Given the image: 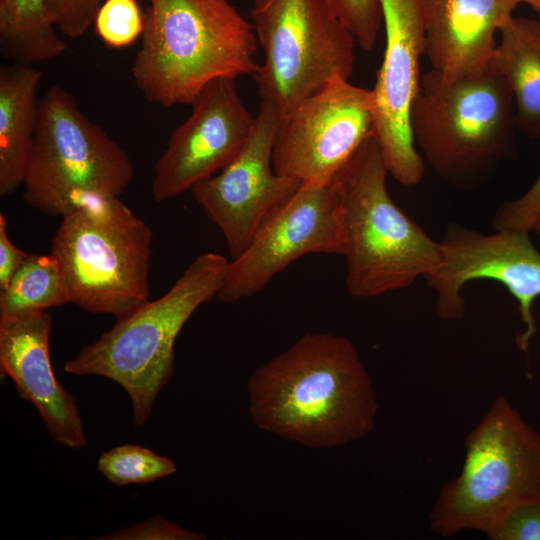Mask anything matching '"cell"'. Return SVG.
Wrapping results in <instances>:
<instances>
[{"label": "cell", "instance_id": "obj_20", "mask_svg": "<svg viewBox=\"0 0 540 540\" xmlns=\"http://www.w3.org/2000/svg\"><path fill=\"white\" fill-rule=\"evenodd\" d=\"M46 0H0V52L15 64L55 59L66 50Z\"/></svg>", "mask_w": 540, "mask_h": 540}, {"label": "cell", "instance_id": "obj_13", "mask_svg": "<svg viewBox=\"0 0 540 540\" xmlns=\"http://www.w3.org/2000/svg\"><path fill=\"white\" fill-rule=\"evenodd\" d=\"M385 50L374 88L372 135L389 173L413 186L425 173L415 148L411 109L421 82L420 60L426 54L422 0H381Z\"/></svg>", "mask_w": 540, "mask_h": 540}, {"label": "cell", "instance_id": "obj_25", "mask_svg": "<svg viewBox=\"0 0 540 540\" xmlns=\"http://www.w3.org/2000/svg\"><path fill=\"white\" fill-rule=\"evenodd\" d=\"M485 535L491 540H540V499L516 504Z\"/></svg>", "mask_w": 540, "mask_h": 540}, {"label": "cell", "instance_id": "obj_28", "mask_svg": "<svg viewBox=\"0 0 540 540\" xmlns=\"http://www.w3.org/2000/svg\"><path fill=\"white\" fill-rule=\"evenodd\" d=\"M101 540H202L205 536L188 531L161 515L99 537Z\"/></svg>", "mask_w": 540, "mask_h": 540}, {"label": "cell", "instance_id": "obj_19", "mask_svg": "<svg viewBox=\"0 0 540 540\" xmlns=\"http://www.w3.org/2000/svg\"><path fill=\"white\" fill-rule=\"evenodd\" d=\"M486 71L507 82L517 127L529 138H540V21L513 16L499 32Z\"/></svg>", "mask_w": 540, "mask_h": 540}, {"label": "cell", "instance_id": "obj_26", "mask_svg": "<svg viewBox=\"0 0 540 540\" xmlns=\"http://www.w3.org/2000/svg\"><path fill=\"white\" fill-rule=\"evenodd\" d=\"M50 17L60 32L81 37L94 23L102 0H46Z\"/></svg>", "mask_w": 540, "mask_h": 540}, {"label": "cell", "instance_id": "obj_9", "mask_svg": "<svg viewBox=\"0 0 540 540\" xmlns=\"http://www.w3.org/2000/svg\"><path fill=\"white\" fill-rule=\"evenodd\" d=\"M264 60L253 75L261 101L285 115L335 78L349 79L355 39L324 0H253Z\"/></svg>", "mask_w": 540, "mask_h": 540}, {"label": "cell", "instance_id": "obj_15", "mask_svg": "<svg viewBox=\"0 0 540 540\" xmlns=\"http://www.w3.org/2000/svg\"><path fill=\"white\" fill-rule=\"evenodd\" d=\"M190 106L191 114L172 131L154 165L151 191L157 202L191 190L226 167L246 143L255 121L233 78L210 82Z\"/></svg>", "mask_w": 540, "mask_h": 540}, {"label": "cell", "instance_id": "obj_14", "mask_svg": "<svg viewBox=\"0 0 540 540\" xmlns=\"http://www.w3.org/2000/svg\"><path fill=\"white\" fill-rule=\"evenodd\" d=\"M309 253H345L341 198L334 181L302 184L248 247L229 262L216 299L233 303L250 297Z\"/></svg>", "mask_w": 540, "mask_h": 540}, {"label": "cell", "instance_id": "obj_22", "mask_svg": "<svg viewBox=\"0 0 540 540\" xmlns=\"http://www.w3.org/2000/svg\"><path fill=\"white\" fill-rule=\"evenodd\" d=\"M97 467L108 481L117 486L151 483L177 470L168 457L132 444L103 452L98 458Z\"/></svg>", "mask_w": 540, "mask_h": 540}, {"label": "cell", "instance_id": "obj_1", "mask_svg": "<svg viewBox=\"0 0 540 540\" xmlns=\"http://www.w3.org/2000/svg\"><path fill=\"white\" fill-rule=\"evenodd\" d=\"M249 412L261 430L311 448L345 445L375 427L378 403L353 343L306 334L247 383Z\"/></svg>", "mask_w": 540, "mask_h": 540}, {"label": "cell", "instance_id": "obj_3", "mask_svg": "<svg viewBox=\"0 0 540 540\" xmlns=\"http://www.w3.org/2000/svg\"><path fill=\"white\" fill-rule=\"evenodd\" d=\"M229 261L209 252L196 257L168 292L147 301L67 361V373L101 376L128 394L132 420L143 426L160 390L174 372V345L185 323L216 297Z\"/></svg>", "mask_w": 540, "mask_h": 540}, {"label": "cell", "instance_id": "obj_7", "mask_svg": "<svg viewBox=\"0 0 540 540\" xmlns=\"http://www.w3.org/2000/svg\"><path fill=\"white\" fill-rule=\"evenodd\" d=\"M462 470L441 488L429 527L450 537L484 534L513 506L540 499V434L505 397L497 398L465 442Z\"/></svg>", "mask_w": 540, "mask_h": 540}, {"label": "cell", "instance_id": "obj_6", "mask_svg": "<svg viewBox=\"0 0 540 540\" xmlns=\"http://www.w3.org/2000/svg\"><path fill=\"white\" fill-rule=\"evenodd\" d=\"M152 230L118 197L92 199L62 217L50 254L70 303L124 317L150 297Z\"/></svg>", "mask_w": 540, "mask_h": 540}, {"label": "cell", "instance_id": "obj_4", "mask_svg": "<svg viewBox=\"0 0 540 540\" xmlns=\"http://www.w3.org/2000/svg\"><path fill=\"white\" fill-rule=\"evenodd\" d=\"M513 94L503 77L452 78L434 69L421 77L411 109L414 141L436 174L472 190L485 184L514 148Z\"/></svg>", "mask_w": 540, "mask_h": 540}, {"label": "cell", "instance_id": "obj_17", "mask_svg": "<svg viewBox=\"0 0 540 540\" xmlns=\"http://www.w3.org/2000/svg\"><path fill=\"white\" fill-rule=\"evenodd\" d=\"M521 0H422L426 55L448 77L481 75Z\"/></svg>", "mask_w": 540, "mask_h": 540}, {"label": "cell", "instance_id": "obj_30", "mask_svg": "<svg viewBox=\"0 0 540 540\" xmlns=\"http://www.w3.org/2000/svg\"><path fill=\"white\" fill-rule=\"evenodd\" d=\"M521 3L530 6L537 13L540 21V0H521Z\"/></svg>", "mask_w": 540, "mask_h": 540}, {"label": "cell", "instance_id": "obj_10", "mask_svg": "<svg viewBox=\"0 0 540 540\" xmlns=\"http://www.w3.org/2000/svg\"><path fill=\"white\" fill-rule=\"evenodd\" d=\"M372 128L371 90L349 79H332L280 117L273 146L274 170L302 184H329Z\"/></svg>", "mask_w": 540, "mask_h": 540}, {"label": "cell", "instance_id": "obj_21", "mask_svg": "<svg viewBox=\"0 0 540 540\" xmlns=\"http://www.w3.org/2000/svg\"><path fill=\"white\" fill-rule=\"evenodd\" d=\"M70 303L69 291L60 264L51 254H29L0 291V315L31 310H47Z\"/></svg>", "mask_w": 540, "mask_h": 540}, {"label": "cell", "instance_id": "obj_8", "mask_svg": "<svg viewBox=\"0 0 540 540\" xmlns=\"http://www.w3.org/2000/svg\"><path fill=\"white\" fill-rule=\"evenodd\" d=\"M134 173L125 150L69 91L57 85L46 91L23 183L29 206L62 218L92 199L118 197Z\"/></svg>", "mask_w": 540, "mask_h": 540}, {"label": "cell", "instance_id": "obj_12", "mask_svg": "<svg viewBox=\"0 0 540 540\" xmlns=\"http://www.w3.org/2000/svg\"><path fill=\"white\" fill-rule=\"evenodd\" d=\"M485 235L459 225H450L439 241L441 262L426 276L436 293V312L443 320L461 319L466 310L464 285L489 279L503 284L515 297L525 329L516 337L518 348L527 353L536 333L532 304L540 297V252L528 231L496 230Z\"/></svg>", "mask_w": 540, "mask_h": 540}, {"label": "cell", "instance_id": "obj_11", "mask_svg": "<svg viewBox=\"0 0 540 540\" xmlns=\"http://www.w3.org/2000/svg\"><path fill=\"white\" fill-rule=\"evenodd\" d=\"M280 117L272 103L260 101L251 133L237 156L190 190L207 217L221 229L232 259L302 185L277 174L273 167Z\"/></svg>", "mask_w": 540, "mask_h": 540}, {"label": "cell", "instance_id": "obj_29", "mask_svg": "<svg viewBox=\"0 0 540 540\" xmlns=\"http://www.w3.org/2000/svg\"><path fill=\"white\" fill-rule=\"evenodd\" d=\"M29 253L17 248L7 233V220L0 213V291L5 289Z\"/></svg>", "mask_w": 540, "mask_h": 540}, {"label": "cell", "instance_id": "obj_23", "mask_svg": "<svg viewBox=\"0 0 540 540\" xmlns=\"http://www.w3.org/2000/svg\"><path fill=\"white\" fill-rule=\"evenodd\" d=\"M93 24L102 42L111 48H123L141 38L144 13L136 0H105Z\"/></svg>", "mask_w": 540, "mask_h": 540}, {"label": "cell", "instance_id": "obj_16", "mask_svg": "<svg viewBox=\"0 0 540 540\" xmlns=\"http://www.w3.org/2000/svg\"><path fill=\"white\" fill-rule=\"evenodd\" d=\"M47 310L0 315V370L40 414L58 444L81 449L86 437L75 397L58 382L50 360Z\"/></svg>", "mask_w": 540, "mask_h": 540}, {"label": "cell", "instance_id": "obj_5", "mask_svg": "<svg viewBox=\"0 0 540 540\" xmlns=\"http://www.w3.org/2000/svg\"><path fill=\"white\" fill-rule=\"evenodd\" d=\"M388 173L371 134L333 180L341 198L346 287L354 297L406 288L441 262L439 242L389 195Z\"/></svg>", "mask_w": 540, "mask_h": 540}, {"label": "cell", "instance_id": "obj_27", "mask_svg": "<svg viewBox=\"0 0 540 540\" xmlns=\"http://www.w3.org/2000/svg\"><path fill=\"white\" fill-rule=\"evenodd\" d=\"M540 213V175L519 198L500 206L493 219L495 230L531 231Z\"/></svg>", "mask_w": 540, "mask_h": 540}, {"label": "cell", "instance_id": "obj_24", "mask_svg": "<svg viewBox=\"0 0 540 540\" xmlns=\"http://www.w3.org/2000/svg\"><path fill=\"white\" fill-rule=\"evenodd\" d=\"M324 2L362 49L370 51L375 46L383 27L381 0H324Z\"/></svg>", "mask_w": 540, "mask_h": 540}, {"label": "cell", "instance_id": "obj_18", "mask_svg": "<svg viewBox=\"0 0 540 540\" xmlns=\"http://www.w3.org/2000/svg\"><path fill=\"white\" fill-rule=\"evenodd\" d=\"M42 72L31 65L0 67V196L23 186L39 117Z\"/></svg>", "mask_w": 540, "mask_h": 540}, {"label": "cell", "instance_id": "obj_2", "mask_svg": "<svg viewBox=\"0 0 540 540\" xmlns=\"http://www.w3.org/2000/svg\"><path fill=\"white\" fill-rule=\"evenodd\" d=\"M132 76L147 101L190 105L219 78L254 75L253 25L229 0H147Z\"/></svg>", "mask_w": 540, "mask_h": 540}, {"label": "cell", "instance_id": "obj_31", "mask_svg": "<svg viewBox=\"0 0 540 540\" xmlns=\"http://www.w3.org/2000/svg\"><path fill=\"white\" fill-rule=\"evenodd\" d=\"M531 230H533L535 233L540 235V213L537 216V218L535 219V221H534V223H533V225L531 227Z\"/></svg>", "mask_w": 540, "mask_h": 540}]
</instances>
